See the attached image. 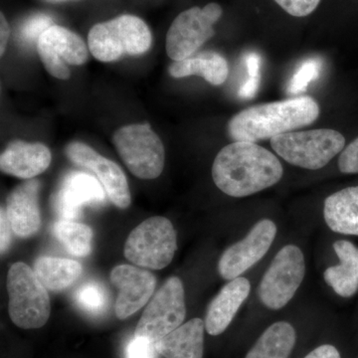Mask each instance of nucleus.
I'll list each match as a JSON object with an SVG mask.
<instances>
[{"label": "nucleus", "instance_id": "nucleus-1", "mask_svg": "<svg viewBox=\"0 0 358 358\" xmlns=\"http://www.w3.org/2000/svg\"><path fill=\"white\" fill-rule=\"evenodd\" d=\"M281 162L265 148L249 141H234L214 159L212 178L225 194L246 197L277 185L282 178Z\"/></svg>", "mask_w": 358, "mask_h": 358}, {"label": "nucleus", "instance_id": "nucleus-2", "mask_svg": "<svg viewBox=\"0 0 358 358\" xmlns=\"http://www.w3.org/2000/svg\"><path fill=\"white\" fill-rule=\"evenodd\" d=\"M319 115L315 99L296 96L241 110L228 122V134L234 141L256 143L312 124Z\"/></svg>", "mask_w": 358, "mask_h": 358}, {"label": "nucleus", "instance_id": "nucleus-3", "mask_svg": "<svg viewBox=\"0 0 358 358\" xmlns=\"http://www.w3.org/2000/svg\"><path fill=\"white\" fill-rule=\"evenodd\" d=\"M152 34L138 16L122 14L94 25L88 35L92 55L101 62H114L122 56H138L150 50Z\"/></svg>", "mask_w": 358, "mask_h": 358}, {"label": "nucleus", "instance_id": "nucleus-4", "mask_svg": "<svg viewBox=\"0 0 358 358\" xmlns=\"http://www.w3.org/2000/svg\"><path fill=\"white\" fill-rule=\"evenodd\" d=\"M6 288L9 317L15 326L34 329L46 324L51 313L50 298L29 266L14 263L7 274Z\"/></svg>", "mask_w": 358, "mask_h": 358}, {"label": "nucleus", "instance_id": "nucleus-5", "mask_svg": "<svg viewBox=\"0 0 358 358\" xmlns=\"http://www.w3.org/2000/svg\"><path fill=\"white\" fill-rule=\"evenodd\" d=\"M275 154L301 169H322L345 147V138L331 129L291 131L271 138Z\"/></svg>", "mask_w": 358, "mask_h": 358}, {"label": "nucleus", "instance_id": "nucleus-6", "mask_svg": "<svg viewBox=\"0 0 358 358\" xmlns=\"http://www.w3.org/2000/svg\"><path fill=\"white\" fill-rule=\"evenodd\" d=\"M178 249V235L173 223L162 216L143 221L124 243V257L140 267L162 270L173 261Z\"/></svg>", "mask_w": 358, "mask_h": 358}, {"label": "nucleus", "instance_id": "nucleus-7", "mask_svg": "<svg viewBox=\"0 0 358 358\" xmlns=\"http://www.w3.org/2000/svg\"><path fill=\"white\" fill-rule=\"evenodd\" d=\"M114 145L129 171L136 178L155 179L164 171V143L150 124L122 127L114 134Z\"/></svg>", "mask_w": 358, "mask_h": 358}, {"label": "nucleus", "instance_id": "nucleus-8", "mask_svg": "<svg viewBox=\"0 0 358 358\" xmlns=\"http://www.w3.org/2000/svg\"><path fill=\"white\" fill-rule=\"evenodd\" d=\"M306 275L303 252L296 245H286L274 257L264 274L258 296L266 308L281 310L300 288Z\"/></svg>", "mask_w": 358, "mask_h": 358}, {"label": "nucleus", "instance_id": "nucleus-9", "mask_svg": "<svg viewBox=\"0 0 358 358\" xmlns=\"http://www.w3.org/2000/svg\"><path fill=\"white\" fill-rule=\"evenodd\" d=\"M185 315V287L179 278H169L148 303L134 336L157 343L183 324Z\"/></svg>", "mask_w": 358, "mask_h": 358}, {"label": "nucleus", "instance_id": "nucleus-10", "mask_svg": "<svg viewBox=\"0 0 358 358\" xmlns=\"http://www.w3.org/2000/svg\"><path fill=\"white\" fill-rule=\"evenodd\" d=\"M222 14V7L214 2L203 8L194 6L179 14L166 34L169 57L176 62L194 55L205 42L214 36L213 26Z\"/></svg>", "mask_w": 358, "mask_h": 358}, {"label": "nucleus", "instance_id": "nucleus-11", "mask_svg": "<svg viewBox=\"0 0 358 358\" xmlns=\"http://www.w3.org/2000/svg\"><path fill=\"white\" fill-rule=\"evenodd\" d=\"M37 51L49 74L60 80L69 79V66L83 65L89 56L84 40L60 25H52L42 33Z\"/></svg>", "mask_w": 358, "mask_h": 358}, {"label": "nucleus", "instance_id": "nucleus-12", "mask_svg": "<svg viewBox=\"0 0 358 358\" xmlns=\"http://www.w3.org/2000/svg\"><path fill=\"white\" fill-rule=\"evenodd\" d=\"M275 235L277 226L272 220L258 221L244 239L224 251L219 259V275L231 281L244 274L267 254Z\"/></svg>", "mask_w": 358, "mask_h": 358}, {"label": "nucleus", "instance_id": "nucleus-13", "mask_svg": "<svg viewBox=\"0 0 358 358\" xmlns=\"http://www.w3.org/2000/svg\"><path fill=\"white\" fill-rule=\"evenodd\" d=\"M66 155L76 166L90 169L103 185L110 201L121 209L128 208L131 197L126 174L113 160L99 155L94 148L80 141L66 148Z\"/></svg>", "mask_w": 358, "mask_h": 358}, {"label": "nucleus", "instance_id": "nucleus-14", "mask_svg": "<svg viewBox=\"0 0 358 358\" xmlns=\"http://www.w3.org/2000/svg\"><path fill=\"white\" fill-rule=\"evenodd\" d=\"M110 284L119 291L115 303L117 319L126 320L140 310L155 293L157 279L152 273L131 265L110 271Z\"/></svg>", "mask_w": 358, "mask_h": 358}, {"label": "nucleus", "instance_id": "nucleus-15", "mask_svg": "<svg viewBox=\"0 0 358 358\" xmlns=\"http://www.w3.org/2000/svg\"><path fill=\"white\" fill-rule=\"evenodd\" d=\"M105 192L95 176L83 171H70L53 195V206L61 219L75 221L80 217L84 206L102 204Z\"/></svg>", "mask_w": 358, "mask_h": 358}, {"label": "nucleus", "instance_id": "nucleus-16", "mask_svg": "<svg viewBox=\"0 0 358 358\" xmlns=\"http://www.w3.org/2000/svg\"><path fill=\"white\" fill-rule=\"evenodd\" d=\"M39 188V181L28 179L26 182L16 186L7 196V217L13 232L18 237L32 236L40 229Z\"/></svg>", "mask_w": 358, "mask_h": 358}, {"label": "nucleus", "instance_id": "nucleus-17", "mask_svg": "<svg viewBox=\"0 0 358 358\" xmlns=\"http://www.w3.org/2000/svg\"><path fill=\"white\" fill-rule=\"evenodd\" d=\"M251 284L246 278L238 277L227 282L212 300L205 317V329L210 336L222 334L248 298Z\"/></svg>", "mask_w": 358, "mask_h": 358}, {"label": "nucleus", "instance_id": "nucleus-18", "mask_svg": "<svg viewBox=\"0 0 358 358\" xmlns=\"http://www.w3.org/2000/svg\"><path fill=\"white\" fill-rule=\"evenodd\" d=\"M52 155L42 143L16 141L9 143L0 157L2 173L22 179H32L50 166Z\"/></svg>", "mask_w": 358, "mask_h": 358}, {"label": "nucleus", "instance_id": "nucleus-19", "mask_svg": "<svg viewBox=\"0 0 358 358\" xmlns=\"http://www.w3.org/2000/svg\"><path fill=\"white\" fill-rule=\"evenodd\" d=\"M205 324L199 317L188 320L155 343L166 358H203Z\"/></svg>", "mask_w": 358, "mask_h": 358}, {"label": "nucleus", "instance_id": "nucleus-20", "mask_svg": "<svg viewBox=\"0 0 358 358\" xmlns=\"http://www.w3.org/2000/svg\"><path fill=\"white\" fill-rule=\"evenodd\" d=\"M334 249L341 263L324 271V281L338 296L350 298L358 289V248L352 242L338 240Z\"/></svg>", "mask_w": 358, "mask_h": 358}, {"label": "nucleus", "instance_id": "nucleus-21", "mask_svg": "<svg viewBox=\"0 0 358 358\" xmlns=\"http://www.w3.org/2000/svg\"><path fill=\"white\" fill-rule=\"evenodd\" d=\"M324 217L334 232L358 235V186L329 195L324 201Z\"/></svg>", "mask_w": 358, "mask_h": 358}, {"label": "nucleus", "instance_id": "nucleus-22", "mask_svg": "<svg viewBox=\"0 0 358 358\" xmlns=\"http://www.w3.org/2000/svg\"><path fill=\"white\" fill-rule=\"evenodd\" d=\"M169 74L176 79L196 75L204 78L213 86H220L227 80L229 65L220 54L214 51H204L185 60L176 61L169 67Z\"/></svg>", "mask_w": 358, "mask_h": 358}, {"label": "nucleus", "instance_id": "nucleus-23", "mask_svg": "<svg viewBox=\"0 0 358 358\" xmlns=\"http://www.w3.org/2000/svg\"><path fill=\"white\" fill-rule=\"evenodd\" d=\"M296 343L293 324L281 320L263 331L245 358H289Z\"/></svg>", "mask_w": 358, "mask_h": 358}, {"label": "nucleus", "instance_id": "nucleus-24", "mask_svg": "<svg viewBox=\"0 0 358 358\" xmlns=\"http://www.w3.org/2000/svg\"><path fill=\"white\" fill-rule=\"evenodd\" d=\"M34 272L47 289L63 291L81 277L83 267L71 259L43 256L35 262Z\"/></svg>", "mask_w": 358, "mask_h": 358}, {"label": "nucleus", "instance_id": "nucleus-25", "mask_svg": "<svg viewBox=\"0 0 358 358\" xmlns=\"http://www.w3.org/2000/svg\"><path fill=\"white\" fill-rule=\"evenodd\" d=\"M52 232L71 255L87 257L91 253L94 234L86 224L60 219L54 224Z\"/></svg>", "mask_w": 358, "mask_h": 358}, {"label": "nucleus", "instance_id": "nucleus-26", "mask_svg": "<svg viewBox=\"0 0 358 358\" xmlns=\"http://www.w3.org/2000/svg\"><path fill=\"white\" fill-rule=\"evenodd\" d=\"M75 301L85 312L99 315L109 303L107 291L96 282H88L80 286L75 292Z\"/></svg>", "mask_w": 358, "mask_h": 358}, {"label": "nucleus", "instance_id": "nucleus-27", "mask_svg": "<svg viewBox=\"0 0 358 358\" xmlns=\"http://www.w3.org/2000/svg\"><path fill=\"white\" fill-rule=\"evenodd\" d=\"M322 70V61L317 58H310L303 61L291 78L288 85L289 95H299L307 90L308 85L319 77Z\"/></svg>", "mask_w": 358, "mask_h": 358}, {"label": "nucleus", "instance_id": "nucleus-28", "mask_svg": "<svg viewBox=\"0 0 358 358\" xmlns=\"http://www.w3.org/2000/svg\"><path fill=\"white\" fill-rule=\"evenodd\" d=\"M53 24V20L50 16L45 14L32 16L21 26V38L26 42L38 41L42 33L46 31Z\"/></svg>", "mask_w": 358, "mask_h": 358}, {"label": "nucleus", "instance_id": "nucleus-29", "mask_svg": "<svg viewBox=\"0 0 358 358\" xmlns=\"http://www.w3.org/2000/svg\"><path fill=\"white\" fill-rule=\"evenodd\" d=\"M157 355L159 352L155 348V343L148 338L134 336L124 350L126 358H157Z\"/></svg>", "mask_w": 358, "mask_h": 358}, {"label": "nucleus", "instance_id": "nucleus-30", "mask_svg": "<svg viewBox=\"0 0 358 358\" xmlns=\"http://www.w3.org/2000/svg\"><path fill=\"white\" fill-rule=\"evenodd\" d=\"M275 3L294 17L310 15L319 6L320 0H274Z\"/></svg>", "mask_w": 358, "mask_h": 358}, {"label": "nucleus", "instance_id": "nucleus-31", "mask_svg": "<svg viewBox=\"0 0 358 358\" xmlns=\"http://www.w3.org/2000/svg\"><path fill=\"white\" fill-rule=\"evenodd\" d=\"M338 169L343 173H358V138L341 152Z\"/></svg>", "mask_w": 358, "mask_h": 358}, {"label": "nucleus", "instance_id": "nucleus-32", "mask_svg": "<svg viewBox=\"0 0 358 358\" xmlns=\"http://www.w3.org/2000/svg\"><path fill=\"white\" fill-rule=\"evenodd\" d=\"M0 231H1L0 232V235H1V238H0V249H1V254H3L10 246L11 231H13L8 217H7L6 208H3V207H2L1 213H0Z\"/></svg>", "mask_w": 358, "mask_h": 358}, {"label": "nucleus", "instance_id": "nucleus-33", "mask_svg": "<svg viewBox=\"0 0 358 358\" xmlns=\"http://www.w3.org/2000/svg\"><path fill=\"white\" fill-rule=\"evenodd\" d=\"M303 358H341V357L336 346L324 343L313 348L312 352H308Z\"/></svg>", "mask_w": 358, "mask_h": 358}, {"label": "nucleus", "instance_id": "nucleus-34", "mask_svg": "<svg viewBox=\"0 0 358 358\" xmlns=\"http://www.w3.org/2000/svg\"><path fill=\"white\" fill-rule=\"evenodd\" d=\"M261 77H249L248 80L240 88L238 95L242 99H252L256 96L260 87Z\"/></svg>", "mask_w": 358, "mask_h": 358}, {"label": "nucleus", "instance_id": "nucleus-35", "mask_svg": "<svg viewBox=\"0 0 358 358\" xmlns=\"http://www.w3.org/2000/svg\"><path fill=\"white\" fill-rule=\"evenodd\" d=\"M244 60L249 77H261V56L256 52H249L245 55Z\"/></svg>", "mask_w": 358, "mask_h": 358}, {"label": "nucleus", "instance_id": "nucleus-36", "mask_svg": "<svg viewBox=\"0 0 358 358\" xmlns=\"http://www.w3.org/2000/svg\"><path fill=\"white\" fill-rule=\"evenodd\" d=\"M9 36H10V27H9L6 16L1 13L0 15V54L1 56H3L4 52H6Z\"/></svg>", "mask_w": 358, "mask_h": 358}]
</instances>
